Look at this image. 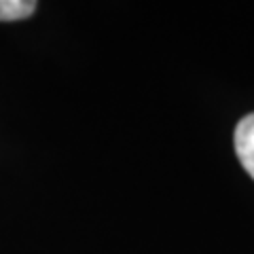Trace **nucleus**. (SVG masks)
Returning <instances> with one entry per match:
<instances>
[{
	"label": "nucleus",
	"instance_id": "nucleus-2",
	"mask_svg": "<svg viewBox=\"0 0 254 254\" xmlns=\"http://www.w3.org/2000/svg\"><path fill=\"white\" fill-rule=\"evenodd\" d=\"M34 0H0V21H19L36 11Z\"/></svg>",
	"mask_w": 254,
	"mask_h": 254
},
{
	"label": "nucleus",
	"instance_id": "nucleus-1",
	"mask_svg": "<svg viewBox=\"0 0 254 254\" xmlns=\"http://www.w3.org/2000/svg\"><path fill=\"white\" fill-rule=\"evenodd\" d=\"M235 153L242 168L254 178V113L246 115L235 127Z\"/></svg>",
	"mask_w": 254,
	"mask_h": 254
}]
</instances>
